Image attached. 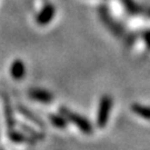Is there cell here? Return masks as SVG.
Segmentation results:
<instances>
[{
  "mask_svg": "<svg viewBox=\"0 0 150 150\" xmlns=\"http://www.w3.org/2000/svg\"><path fill=\"white\" fill-rule=\"evenodd\" d=\"M8 136H9V139L11 141H13V142H30V144H32V142L36 141L30 136H25L22 134H19L13 129L8 130Z\"/></svg>",
  "mask_w": 150,
  "mask_h": 150,
  "instance_id": "cell-9",
  "label": "cell"
},
{
  "mask_svg": "<svg viewBox=\"0 0 150 150\" xmlns=\"http://www.w3.org/2000/svg\"><path fill=\"white\" fill-rule=\"evenodd\" d=\"M10 74L11 77L16 80H20L26 76V66L21 60L16 59L12 62L10 68Z\"/></svg>",
  "mask_w": 150,
  "mask_h": 150,
  "instance_id": "cell-7",
  "label": "cell"
},
{
  "mask_svg": "<svg viewBox=\"0 0 150 150\" xmlns=\"http://www.w3.org/2000/svg\"><path fill=\"white\" fill-rule=\"evenodd\" d=\"M59 113L64 116V119L67 121L74 123L81 132H83V134H91L93 132V126H92V123L87 118H85L83 116H81V115H79V113L77 112H74V111H71L70 109H68V108L66 107H60Z\"/></svg>",
  "mask_w": 150,
  "mask_h": 150,
  "instance_id": "cell-2",
  "label": "cell"
},
{
  "mask_svg": "<svg viewBox=\"0 0 150 150\" xmlns=\"http://www.w3.org/2000/svg\"><path fill=\"white\" fill-rule=\"evenodd\" d=\"M98 13H99V18L103 23V26L107 28L113 36L123 40L128 46L134 45L136 39H137V36L134 32L128 31L127 28L125 27L121 22H119L115 17H112L107 6H100L98 9Z\"/></svg>",
  "mask_w": 150,
  "mask_h": 150,
  "instance_id": "cell-1",
  "label": "cell"
},
{
  "mask_svg": "<svg viewBox=\"0 0 150 150\" xmlns=\"http://www.w3.org/2000/svg\"><path fill=\"white\" fill-rule=\"evenodd\" d=\"M56 16V7L52 4H47L42 7V9L37 15L36 22L39 26H47L52 21Z\"/></svg>",
  "mask_w": 150,
  "mask_h": 150,
  "instance_id": "cell-5",
  "label": "cell"
},
{
  "mask_svg": "<svg viewBox=\"0 0 150 150\" xmlns=\"http://www.w3.org/2000/svg\"><path fill=\"white\" fill-rule=\"evenodd\" d=\"M126 13L132 17H146L150 18V5L140 4L136 0H120Z\"/></svg>",
  "mask_w": 150,
  "mask_h": 150,
  "instance_id": "cell-4",
  "label": "cell"
},
{
  "mask_svg": "<svg viewBox=\"0 0 150 150\" xmlns=\"http://www.w3.org/2000/svg\"><path fill=\"white\" fill-rule=\"evenodd\" d=\"M29 97L32 100L41 103H50L54 101V95L50 91L41 88H32L29 90Z\"/></svg>",
  "mask_w": 150,
  "mask_h": 150,
  "instance_id": "cell-6",
  "label": "cell"
},
{
  "mask_svg": "<svg viewBox=\"0 0 150 150\" xmlns=\"http://www.w3.org/2000/svg\"><path fill=\"white\" fill-rule=\"evenodd\" d=\"M131 111L146 120H150V107L145 106L141 103H132L131 105Z\"/></svg>",
  "mask_w": 150,
  "mask_h": 150,
  "instance_id": "cell-8",
  "label": "cell"
},
{
  "mask_svg": "<svg viewBox=\"0 0 150 150\" xmlns=\"http://www.w3.org/2000/svg\"><path fill=\"white\" fill-rule=\"evenodd\" d=\"M4 107H5L6 121H7V125H8V128H9V130H10V129H13L15 121H13V118H12V111H11L9 99L6 98V97L4 98Z\"/></svg>",
  "mask_w": 150,
  "mask_h": 150,
  "instance_id": "cell-11",
  "label": "cell"
},
{
  "mask_svg": "<svg viewBox=\"0 0 150 150\" xmlns=\"http://www.w3.org/2000/svg\"><path fill=\"white\" fill-rule=\"evenodd\" d=\"M49 119H50V122L54 125L57 129H66L67 125H68V121L64 119V117L60 113H52L49 116Z\"/></svg>",
  "mask_w": 150,
  "mask_h": 150,
  "instance_id": "cell-10",
  "label": "cell"
},
{
  "mask_svg": "<svg viewBox=\"0 0 150 150\" xmlns=\"http://www.w3.org/2000/svg\"><path fill=\"white\" fill-rule=\"evenodd\" d=\"M19 112L22 113L25 117H27L29 120H31L32 122H35L36 125H38V126H40L41 128H42L43 126H45V123H43V121H41L40 119L38 118L36 115H33L32 112H30L29 110H27V108H23V107H19Z\"/></svg>",
  "mask_w": 150,
  "mask_h": 150,
  "instance_id": "cell-12",
  "label": "cell"
},
{
  "mask_svg": "<svg viewBox=\"0 0 150 150\" xmlns=\"http://www.w3.org/2000/svg\"><path fill=\"white\" fill-rule=\"evenodd\" d=\"M141 38L145 41L147 49L150 51V29H146V30L141 32Z\"/></svg>",
  "mask_w": 150,
  "mask_h": 150,
  "instance_id": "cell-13",
  "label": "cell"
},
{
  "mask_svg": "<svg viewBox=\"0 0 150 150\" xmlns=\"http://www.w3.org/2000/svg\"><path fill=\"white\" fill-rule=\"evenodd\" d=\"M112 98L109 95H103L100 98L99 109H98V115H97V126L100 129H103L107 126L110 111L112 108Z\"/></svg>",
  "mask_w": 150,
  "mask_h": 150,
  "instance_id": "cell-3",
  "label": "cell"
}]
</instances>
